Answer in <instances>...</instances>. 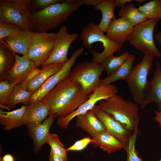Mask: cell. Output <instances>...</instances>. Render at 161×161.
<instances>
[{
    "label": "cell",
    "instance_id": "cell-28",
    "mask_svg": "<svg viewBox=\"0 0 161 161\" xmlns=\"http://www.w3.org/2000/svg\"><path fill=\"white\" fill-rule=\"evenodd\" d=\"M33 94L27 91L21 84H17L8 98L7 106L10 109L19 103L24 105L29 104Z\"/></svg>",
    "mask_w": 161,
    "mask_h": 161
},
{
    "label": "cell",
    "instance_id": "cell-33",
    "mask_svg": "<svg viewBox=\"0 0 161 161\" xmlns=\"http://www.w3.org/2000/svg\"><path fill=\"white\" fill-rule=\"evenodd\" d=\"M62 0H28L27 8L29 13L38 11L51 5L61 2Z\"/></svg>",
    "mask_w": 161,
    "mask_h": 161
},
{
    "label": "cell",
    "instance_id": "cell-26",
    "mask_svg": "<svg viewBox=\"0 0 161 161\" xmlns=\"http://www.w3.org/2000/svg\"><path fill=\"white\" fill-rule=\"evenodd\" d=\"M120 18L125 20L134 27L148 19V18L134 4L124 5L119 10Z\"/></svg>",
    "mask_w": 161,
    "mask_h": 161
},
{
    "label": "cell",
    "instance_id": "cell-12",
    "mask_svg": "<svg viewBox=\"0 0 161 161\" xmlns=\"http://www.w3.org/2000/svg\"><path fill=\"white\" fill-rule=\"evenodd\" d=\"M78 37L76 33H68L67 27L63 25L56 33V37L52 52L47 60L41 66L43 68L50 64H64L69 60L67 57L69 47Z\"/></svg>",
    "mask_w": 161,
    "mask_h": 161
},
{
    "label": "cell",
    "instance_id": "cell-39",
    "mask_svg": "<svg viewBox=\"0 0 161 161\" xmlns=\"http://www.w3.org/2000/svg\"><path fill=\"white\" fill-rule=\"evenodd\" d=\"M132 0H115L116 7H122L128 2H130Z\"/></svg>",
    "mask_w": 161,
    "mask_h": 161
},
{
    "label": "cell",
    "instance_id": "cell-20",
    "mask_svg": "<svg viewBox=\"0 0 161 161\" xmlns=\"http://www.w3.org/2000/svg\"><path fill=\"white\" fill-rule=\"evenodd\" d=\"M48 106L42 101L29 103L26 106L23 118L24 125L41 123L49 116Z\"/></svg>",
    "mask_w": 161,
    "mask_h": 161
},
{
    "label": "cell",
    "instance_id": "cell-17",
    "mask_svg": "<svg viewBox=\"0 0 161 161\" xmlns=\"http://www.w3.org/2000/svg\"><path fill=\"white\" fill-rule=\"evenodd\" d=\"M33 34L25 30L4 38L3 41L14 53L27 56Z\"/></svg>",
    "mask_w": 161,
    "mask_h": 161
},
{
    "label": "cell",
    "instance_id": "cell-40",
    "mask_svg": "<svg viewBox=\"0 0 161 161\" xmlns=\"http://www.w3.org/2000/svg\"><path fill=\"white\" fill-rule=\"evenodd\" d=\"M2 159V161H15L13 156L10 154H5Z\"/></svg>",
    "mask_w": 161,
    "mask_h": 161
},
{
    "label": "cell",
    "instance_id": "cell-19",
    "mask_svg": "<svg viewBox=\"0 0 161 161\" xmlns=\"http://www.w3.org/2000/svg\"><path fill=\"white\" fill-rule=\"evenodd\" d=\"M155 65L156 69L149 81L148 92L140 105L141 109L151 103H155L158 105V110L161 108V66L159 61H157Z\"/></svg>",
    "mask_w": 161,
    "mask_h": 161
},
{
    "label": "cell",
    "instance_id": "cell-25",
    "mask_svg": "<svg viewBox=\"0 0 161 161\" xmlns=\"http://www.w3.org/2000/svg\"><path fill=\"white\" fill-rule=\"evenodd\" d=\"M15 61L14 53L3 41H0V81L6 80Z\"/></svg>",
    "mask_w": 161,
    "mask_h": 161
},
{
    "label": "cell",
    "instance_id": "cell-4",
    "mask_svg": "<svg viewBox=\"0 0 161 161\" xmlns=\"http://www.w3.org/2000/svg\"><path fill=\"white\" fill-rule=\"evenodd\" d=\"M154 56L151 53H144L141 61L133 67L124 80L134 102L140 105L148 90L149 81L148 76L152 69Z\"/></svg>",
    "mask_w": 161,
    "mask_h": 161
},
{
    "label": "cell",
    "instance_id": "cell-15",
    "mask_svg": "<svg viewBox=\"0 0 161 161\" xmlns=\"http://www.w3.org/2000/svg\"><path fill=\"white\" fill-rule=\"evenodd\" d=\"M57 116L56 115H50L41 123L31 124L27 126L28 134L33 142V148L35 153H37L42 145L46 143L50 127Z\"/></svg>",
    "mask_w": 161,
    "mask_h": 161
},
{
    "label": "cell",
    "instance_id": "cell-31",
    "mask_svg": "<svg viewBox=\"0 0 161 161\" xmlns=\"http://www.w3.org/2000/svg\"><path fill=\"white\" fill-rule=\"evenodd\" d=\"M46 143L50 146V151L54 154L62 157L66 161H67L66 149L57 134L49 133L47 137Z\"/></svg>",
    "mask_w": 161,
    "mask_h": 161
},
{
    "label": "cell",
    "instance_id": "cell-30",
    "mask_svg": "<svg viewBox=\"0 0 161 161\" xmlns=\"http://www.w3.org/2000/svg\"><path fill=\"white\" fill-rule=\"evenodd\" d=\"M138 8L148 19H161V0H150Z\"/></svg>",
    "mask_w": 161,
    "mask_h": 161
},
{
    "label": "cell",
    "instance_id": "cell-16",
    "mask_svg": "<svg viewBox=\"0 0 161 161\" xmlns=\"http://www.w3.org/2000/svg\"><path fill=\"white\" fill-rule=\"evenodd\" d=\"M64 64L54 63L46 65L30 79L24 80L21 84L28 91L33 93L51 76L58 72Z\"/></svg>",
    "mask_w": 161,
    "mask_h": 161
},
{
    "label": "cell",
    "instance_id": "cell-21",
    "mask_svg": "<svg viewBox=\"0 0 161 161\" xmlns=\"http://www.w3.org/2000/svg\"><path fill=\"white\" fill-rule=\"evenodd\" d=\"M75 125L92 138L105 130L103 124L91 110L77 117Z\"/></svg>",
    "mask_w": 161,
    "mask_h": 161
},
{
    "label": "cell",
    "instance_id": "cell-3",
    "mask_svg": "<svg viewBox=\"0 0 161 161\" xmlns=\"http://www.w3.org/2000/svg\"><path fill=\"white\" fill-rule=\"evenodd\" d=\"M98 107L107 113L132 133L138 128L139 121L137 104L124 99L118 94L100 101Z\"/></svg>",
    "mask_w": 161,
    "mask_h": 161
},
{
    "label": "cell",
    "instance_id": "cell-42",
    "mask_svg": "<svg viewBox=\"0 0 161 161\" xmlns=\"http://www.w3.org/2000/svg\"><path fill=\"white\" fill-rule=\"evenodd\" d=\"M135 1L136 2H138V3H142L143 2H144V1H146V0H135Z\"/></svg>",
    "mask_w": 161,
    "mask_h": 161
},
{
    "label": "cell",
    "instance_id": "cell-22",
    "mask_svg": "<svg viewBox=\"0 0 161 161\" xmlns=\"http://www.w3.org/2000/svg\"><path fill=\"white\" fill-rule=\"evenodd\" d=\"M90 143L94 147H98L109 154L124 148L125 146L120 140L106 130L93 137Z\"/></svg>",
    "mask_w": 161,
    "mask_h": 161
},
{
    "label": "cell",
    "instance_id": "cell-13",
    "mask_svg": "<svg viewBox=\"0 0 161 161\" xmlns=\"http://www.w3.org/2000/svg\"><path fill=\"white\" fill-rule=\"evenodd\" d=\"M92 111L105 127V130L120 140L125 146L132 133L119 122L95 105Z\"/></svg>",
    "mask_w": 161,
    "mask_h": 161
},
{
    "label": "cell",
    "instance_id": "cell-35",
    "mask_svg": "<svg viewBox=\"0 0 161 161\" xmlns=\"http://www.w3.org/2000/svg\"><path fill=\"white\" fill-rule=\"evenodd\" d=\"M24 30L15 24L0 23V40Z\"/></svg>",
    "mask_w": 161,
    "mask_h": 161
},
{
    "label": "cell",
    "instance_id": "cell-27",
    "mask_svg": "<svg viewBox=\"0 0 161 161\" xmlns=\"http://www.w3.org/2000/svg\"><path fill=\"white\" fill-rule=\"evenodd\" d=\"M135 59V56L130 55L128 59L114 72L103 79L101 80L100 85H109L120 79L125 80L133 67V63Z\"/></svg>",
    "mask_w": 161,
    "mask_h": 161
},
{
    "label": "cell",
    "instance_id": "cell-29",
    "mask_svg": "<svg viewBox=\"0 0 161 161\" xmlns=\"http://www.w3.org/2000/svg\"><path fill=\"white\" fill-rule=\"evenodd\" d=\"M130 54L127 52L118 56L114 54L108 56L101 64L104 66L107 76L114 72L129 58Z\"/></svg>",
    "mask_w": 161,
    "mask_h": 161
},
{
    "label": "cell",
    "instance_id": "cell-24",
    "mask_svg": "<svg viewBox=\"0 0 161 161\" xmlns=\"http://www.w3.org/2000/svg\"><path fill=\"white\" fill-rule=\"evenodd\" d=\"M26 108V106L23 105L11 112L0 109V123L4 131H10L24 125L23 118Z\"/></svg>",
    "mask_w": 161,
    "mask_h": 161
},
{
    "label": "cell",
    "instance_id": "cell-36",
    "mask_svg": "<svg viewBox=\"0 0 161 161\" xmlns=\"http://www.w3.org/2000/svg\"><path fill=\"white\" fill-rule=\"evenodd\" d=\"M92 139L89 137H85L76 141L73 145L69 148L66 149L67 151H79L84 149L90 143H91Z\"/></svg>",
    "mask_w": 161,
    "mask_h": 161
},
{
    "label": "cell",
    "instance_id": "cell-9",
    "mask_svg": "<svg viewBox=\"0 0 161 161\" xmlns=\"http://www.w3.org/2000/svg\"><path fill=\"white\" fill-rule=\"evenodd\" d=\"M118 92L117 87L113 84L100 85L89 95L88 99L73 112L65 117H59L57 124L61 129H66L74 118L91 110L97 102L109 98L117 94Z\"/></svg>",
    "mask_w": 161,
    "mask_h": 161
},
{
    "label": "cell",
    "instance_id": "cell-38",
    "mask_svg": "<svg viewBox=\"0 0 161 161\" xmlns=\"http://www.w3.org/2000/svg\"><path fill=\"white\" fill-rule=\"evenodd\" d=\"M154 113L156 116L154 120L159 124L161 129V108L158 110V111L155 110Z\"/></svg>",
    "mask_w": 161,
    "mask_h": 161
},
{
    "label": "cell",
    "instance_id": "cell-43",
    "mask_svg": "<svg viewBox=\"0 0 161 161\" xmlns=\"http://www.w3.org/2000/svg\"><path fill=\"white\" fill-rule=\"evenodd\" d=\"M159 161H161V159Z\"/></svg>",
    "mask_w": 161,
    "mask_h": 161
},
{
    "label": "cell",
    "instance_id": "cell-41",
    "mask_svg": "<svg viewBox=\"0 0 161 161\" xmlns=\"http://www.w3.org/2000/svg\"><path fill=\"white\" fill-rule=\"evenodd\" d=\"M156 41L161 46V32L157 33L155 36Z\"/></svg>",
    "mask_w": 161,
    "mask_h": 161
},
{
    "label": "cell",
    "instance_id": "cell-37",
    "mask_svg": "<svg viewBox=\"0 0 161 161\" xmlns=\"http://www.w3.org/2000/svg\"><path fill=\"white\" fill-rule=\"evenodd\" d=\"M49 161H66L62 157L56 155L50 151L49 156Z\"/></svg>",
    "mask_w": 161,
    "mask_h": 161
},
{
    "label": "cell",
    "instance_id": "cell-7",
    "mask_svg": "<svg viewBox=\"0 0 161 161\" xmlns=\"http://www.w3.org/2000/svg\"><path fill=\"white\" fill-rule=\"evenodd\" d=\"M104 69L102 64L84 61L76 65L69 77L80 84L86 93L89 95L100 85V77Z\"/></svg>",
    "mask_w": 161,
    "mask_h": 161
},
{
    "label": "cell",
    "instance_id": "cell-11",
    "mask_svg": "<svg viewBox=\"0 0 161 161\" xmlns=\"http://www.w3.org/2000/svg\"><path fill=\"white\" fill-rule=\"evenodd\" d=\"M84 50L83 47L76 49L68 60L64 64L61 69L49 77L40 88L32 94L29 103L42 101L59 83L69 76L72 68L76 59Z\"/></svg>",
    "mask_w": 161,
    "mask_h": 161
},
{
    "label": "cell",
    "instance_id": "cell-10",
    "mask_svg": "<svg viewBox=\"0 0 161 161\" xmlns=\"http://www.w3.org/2000/svg\"><path fill=\"white\" fill-rule=\"evenodd\" d=\"M33 32L27 56L34 63L37 67L42 66L49 57L53 48L56 33Z\"/></svg>",
    "mask_w": 161,
    "mask_h": 161
},
{
    "label": "cell",
    "instance_id": "cell-34",
    "mask_svg": "<svg viewBox=\"0 0 161 161\" xmlns=\"http://www.w3.org/2000/svg\"><path fill=\"white\" fill-rule=\"evenodd\" d=\"M17 84L5 80L0 82V105L6 106L8 98Z\"/></svg>",
    "mask_w": 161,
    "mask_h": 161
},
{
    "label": "cell",
    "instance_id": "cell-23",
    "mask_svg": "<svg viewBox=\"0 0 161 161\" xmlns=\"http://www.w3.org/2000/svg\"><path fill=\"white\" fill-rule=\"evenodd\" d=\"M94 7L95 10H100L102 14L98 27L103 32H106L110 23L116 19L114 14L116 7L115 0H97Z\"/></svg>",
    "mask_w": 161,
    "mask_h": 161
},
{
    "label": "cell",
    "instance_id": "cell-5",
    "mask_svg": "<svg viewBox=\"0 0 161 161\" xmlns=\"http://www.w3.org/2000/svg\"><path fill=\"white\" fill-rule=\"evenodd\" d=\"M98 27L97 25L91 22L82 29L80 37L85 47L90 49L95 42H101L103 50L99 53L94 50L90 52L93 58L91 61L99 64H102L109 56L120 50L122 45L108 38Z\"/></svg>",
    "mask_w": 161,
    "mask_h": 161
},
{
    "label": "cell",
    "instance_id": "cell-8",
    "mask_svg": "<svg viewBox=\"0 0 161 161\" xmlns=\"http://www.w3.org/2000/svg\"><path fill=\"white\" fill-rule=\"evenodd\" d=\"M28 0H0V23L15 24L32 32L28 18Z\"/></svg>",
    "mask_w": 161,
    "mask_h": 161
},
{
    "label": "cell",
    "instance_id": "cell-14",
    "mask_svg": "<svg viewBox=\"0 0 161 161\" xmlns=\"http://www.w3.org/2000/svg\"><path fill=\"white\" fill-rule=\"evenodd\" d=\"M14 55V64L8 73L6 80L10 83L17 85L21 83L36 67L27 56H20L15 53Z\"/></svg>",
    "mask_w": 161,
    "mask_h": 161
},
{
    "label": "cell",
    "instance_id": "cell-2",
    "mask_svg": "<svg viewBox=\"0 0 161 161\" xmlns=\"http://www.w3.org/2000/svg\"><path fill=\"white\" fill-rule=\"evenodd\" d=\"M82 5V0H62L38 11L29 13L28 18L32 32H45L57 27Z\"/></svg>",
    "mask_w": 161,
    "mask_h": 161
},
{
    "label": "cell",
    "instance_id": "cell-18",
    "mask_svg": "<svg viewBox=\"0 0 161 161\" xmlns=\"http://www.w3.org/2000/svg\"><path fill=\"white\" fill-rule=\"evenodd\" d=\"M134 27L120 18L112 20L106 32V36L110 40L123 45L127 40Z\"/></svg>",
    "mask_w": 161,
    "mask_h": 161
},
{
    "label": "cell",
    "instance_id": "cell-6",
    "mask_svg": "<svg viewBox=\"0 0 161 161\" xmlns=\"http://www.w3.org/2000/svg\"><path fill=\"white\" fill-rule=\"evenodd\" d=\"M160 19L152 18L134 27L127 41L137 49L154 56L161 57V53L154 41L153 33L155 27Z\"/></svg>",
    "mask_w": 161,
    "mask_h": 161
},
{
    "label": "cell",
    "instance_id": "cell-32",
    "mask_svg": "<svg viewBox=\"0 0 161 161\" xmlns=\"http://www.w3.org/2000/svg\"><path fill=\"white\" fill-rule=\"evenodd\" d=\"M137 128L133 132L124 148L127 153L126 161H143L139 157L135 148V142L138 133Z\"/></svg>",
    "mask_w": 161,
    "mask_h": 161
},
{
    "label": "cell",
    "instance_id": "cell-1",
    "mask_svg": "<svg viewBox=\"0 0 161 161\" xmlns=\"http://www.w3.org/2000/svg\"><path fill=\"white\" fill-rule=\"evenodd\" d=\"M89 96L69 76L59 83L42 101L48 108L49 116L65 117L76 110Z\"/></svg>",
    "mask_w": 161,
    "mask_h": 161
}]
</instances>
